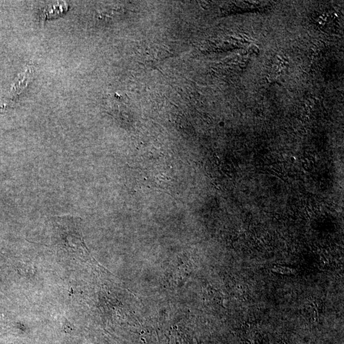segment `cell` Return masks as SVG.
Returning <instances> with one entry per match:
<instances>
[{"mask_svg":"<svg viewBox=\"0 0 344 344\" xmlns=\"http://www.w3.org/2000/svg\"><path fill=\"white\" fill-rule=\"evenodd\" d=\"M272 271L275 274L287 275V276H293L297 274V270L295 268L280 265L274 266L272 268Z\"/></svg>","mask_w":344,"mask_h":344,"instance_id":"1","label":"cell"}]
</instances>
